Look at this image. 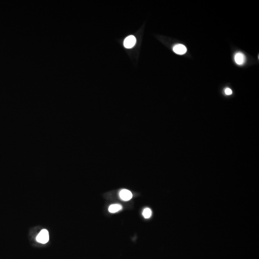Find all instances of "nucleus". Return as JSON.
<instances>
[{
	"mask_svg": "<svg viewBox=\"0 0 259 259\" xmlns=\"http://www.w3.org/2000/svg\"><path fill=\"white\" fill-rule=\"evenodd\" d=\"M49 233L47 229H43L37 235L36 240L41 244H46L49 240Z\"/></svg>",
	"mask_w": 259,
	"mask_h": 259,
	"instance_id": "obj_1",
	"label": "nucleus"
},
{
	"mask_svg": "<svg viewBox=\"0 0 259 259\" xmlns=\"http://www.w3.org/2000/svg\"><path fill=\"white\" fill-rule=\"evenodd\" d=\"M119 196L121 200L124 201L130 200L132 197V194L131 191L126 189H123L119 192Z\"/></svg>",
	"mask_w": 259,
	"mask_h": 259,
	"instance_id": "obj_2",
	"label": "nucleus"
},
{
	"mask_svg": "<svg viewBox=\"0 0 259 259\" xmlns=\"http://www.w3.org/2000/svg\"><path fill=\"white\" fill-rule=\"evenodd\" d=\"M136 40L135 36H129L125 39L124 41V46L127 49H131L133 47L136 43Z\"/></svg>",
	"mask_w": 259,
	"mask_h": 259,
	"instance_id": "obj_3",
	"label": "nucleus"
},
{
	"mask_svg": "<svg viewBox=\"0 0 259 259\" xmlns=\"http://www.w3.org/2000/svg\"><path fill=\"white\" fill-rule=\"evenodd\" d=\"M173 50L176 54L183 55L187 52V48L182 44H177L173 48Z\"/></svg>",
	"mask_w": 259,
	"mask_h": 259,
	"instance_id": "obj_4",
	"label": "nucleus"
},
{
	"mask_svg": "<svg viewBox=\"0 0 259 259\" xmlns=\"http://www.w3.org/2000/svg\"><path fill=\"white\" fill-rule=\"evenodd\" d=\"M235 61L236 64L239 65L244 64L246 61L245 55L241 52H238L235 55Z\"/></svg>",
	"mask_w": 259,
	"mask_h": 259,
	"instance_id": "obj_5",
	"label": "nucleus"
},
{
	"mask_svg": "<svg viewBox=\"0 0 259 259\" xmlns=\"http://www.w3.org/2000/svg\"><path fill=\"white\" fill-rule=\"evenodd\" d=\"M122 209V206L120 204H113L108 207V211L111 213H115Z\"/></svg>",
	"mask_w": 259,
	"mask_h": 259,
	"instance_id": "obj_6",
	"label": "nucleus"
},
{
	"mask_svg": "<svg viewBox=\"0 0 259 259\" xmlns=\"http://www.w3.org/2000/svg\"><path fill=\"white\" fill-rule=\"evenodd\" d=\"M151 210L149 208H145L144 209L143 213H142V215L144 217V218L145 219L149 218L152 215Z\"/></svg>",
	"mask_w": 259,
	"mask_h": 259,
	"instance_id": "obj_7",
	"label": "nucleus"
},
{
	"mask_svg": "<svg viewBox=\"0 0 259 259\" xmlns=\"http://www.w3.org/2000/svg\"><path fill=\"white\" fill-rule=\"evenodd\" d=\"M225 94L227 95H230L232 94V90H231V89H230V88H226L225 89Z\"/></svg>",
	"mask_w": 259,
	"mask_h": 259,
	"instance_id": "obj_8",
	"label": "nucleus"
}]
</instances>
